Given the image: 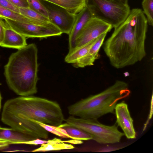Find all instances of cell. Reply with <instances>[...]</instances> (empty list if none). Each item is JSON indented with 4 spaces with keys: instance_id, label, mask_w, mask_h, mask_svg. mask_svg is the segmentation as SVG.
<instances>
[{
    "instance_id": "cell-1",
    "label": "cell",
    "mask_w": 153,
    "mask_h": 153,
    "mask_svg": "<svg viewBox=\"0 0 153 153\" xmlns=\"http://www.w3.org/2000/svg\"><path fill=\"white\" fill-rule=\"evenodd\" d=\"M1 120L11 128L41 138L46 130L32 120L56 126L65 120L61 108L56 102L32 95L7 100L4 104Z\"/></svg>"
},
{
    "instance_id": "cell-2",
    "label": "cell",
    "mask_w": 153,
    "mask_h": 153,
    "mask_svg": "<svg viewBox=\"0 0 153 153\" xmlns=\"http://www.w3.org/2000/svg\"><path fill=\"white\" fill-rule=\"evenodd\" d=\"M148 22L143 11L130 10L104 44V51L111 65L117 69L133 65L145 56Z\"/></svg>"
},
{
    "instance_id": "cell-3",
    "label": "cell",
    "mask_w": 153,
    "mask_h": 153,
    "mask_svg": "<svg viewBox=\"0 0 153 153\" xmlns=\"http://www.w3.org/2000/svg\"><path fill=\"white\" fill-rule=\"evenodd\" d=\"M38 49L31 43L11 54L4 66L8 86L18 95H32L37 92Z\"/></svg>"
},
{
    "instance_id": "cell-4",
    "label": "cell",
    "mask_w": 153,
    "mask_h": 153,
    "mask_svg": "<svg viewBox=\"0 0 153 153\" xmlns=\"http://www.w3.org/2000/svg\"><path fill=\"white\" fill-rule=\"evenodd\" d=\"M128 84L117 80L102 92L92 95L69 106L68 114L83 119H97L108 113H113L118 102L129 96Z\"/></svg>"
},
{
    "instance_id": "cell-5",
    "label": "cell",
    "mask_w": 153,
    "mask_h": 153,
    "mask_svg": "<svg viewBox=\"0 0 153 153\" xmlns=\"http://www.w3.org/2000/svg\"><path fill=\"white\" fill-rule=\"evenodd\" d=\"M69 125L82 129L91 134L94 140L100 144L119 143L124 135L116 124L108 126L100 123L97 119H83L71 116L66 120Z\"/></svg>"
},
{
    "instance_id": "cell-6",
    "label": "cell",
    "mask_w": 153,
    "mask_h": 153,
    "mask_svg": "<svg viewBox=\"0 0 153 153\" xmlns=\"http://www.w3.org/2000/svg\"><path fill=\"white\" fill-rule=\"evenodd\" d=\"M87 6L93 16L115 28L126 18L131 10L127 4L111 0H87Z\"/></svg>"
},
{
    "instance_id": "cell-7",
    "label": "cell",
    "mask_w": 153,
    "mask_h": 153,
    "mask_svg": "<svg viewBox=\"0 0 153 153\" xmlns=\"http://www.w3.org/2000/svg\"><path fill=\"white\" fill-rule=\"evenodd\" d=\"M7 25L26 38H44L59 36L61 30L51 22L47 23H28L10 19H3Z\"/></svg>"
},
{
    "instance_id": "cell-8",
    "label": "cell",
    "mask_w": 153,
    "mask_h": 153,
    "mask_svg": "<svg viewBox=\"0 0 153 153\" xmlns=\"http://www.w3.org/2000/svg\"><path fill=\"white\" fill-rule=\"evenodd\" d=\"M112 28L111 25L102 21L96 17L91 18L78 34L76 39V46L74 49L86 45L104 33H107Z\"/></svg>"
},
{
    "instance_id": "cell-9",
    "label": "cell",
    "mask_w": 153,
    "mask_h": 153,
    "mask_svg": "<svg viewBox=\"0 0 153 153\" xmlns=\"http://www.w3.org/2000/svg\"><path fill=\"white\" fill-rule=\"evenodd\" d=\"M42 3L48 13L50 22L56 26L62 33L69 34L75 21L77 14L48 2Z\"/></svg>"
},
{
    "instance_id": "cell-10",
    "label": "cell",
    "mask_w": 153,
    "mask_h": 153,
    "mask_svg": "<svg viewBox=\"0 0 153 153\" xmlns=\"http://www.w3.org/2000/svg\"><path fill=\"white\" fill-rule=\"evenodd\" d=\"M114 111L116 123L123 130L124 135L128 139L136 138V133L133 120L131 116L127 104L124 101L117 103Z\"/></svg>"
},
{
    "instance_id": "cell-11",
    "label": "cell",
    "mask_w": 153,
    "mask_h": 153,
    "mask_svg": "<svg viewBox=\"0 0 153 153\" xmlns=\"http://www.w3.org/2000/svg\"><path fill=\"white\" fill-rule=\"evenodd\" d=\"M93 17L91 11L87 5L77 14L75 23L68 34L69 51L75 48L76 39L79 32L88 22Z\"/></svg>"
},
{
    "instance_id": "cell-12",
    "label": "cell",
    "mask_w": 153,
    "mask_h": 153,
    "mask_svg": "<svg viewBox=\"0 0 153 153\" xmlns=\"http://www.w3.org/2000/svg\"><path fill=\"white\" fill-rule=\"evenodd\" d=\"M37 138L12 128H4L0 126V140L7 142L10 144H24L26 142Z\"/></svg>"
},
{
    "instance_id": "cell-13",
    "label": "cell",
    "mask_w": 153,
    "mask_h": 153,
    "mask_svg": "<svg viewBox=\"0 0 153 153\" xmlns=\"http://www.w3.org/2000/svg\"><path fill=\"white\" fill-rule=\"evenodd\" d=\"M27 45L25 37L7 25L4 39L0 46L18 50L24 48Z\"/></svg>"
},
{
    "instance_id": "cell-14",
    "label": "cell",
    "mask_w": 153,
    "mask_h": 153,
    "mask_svg": "<svg viewBox=\"0 0 153 153\" xmlns=\"http://www.w3.org/2000/svg\"><path fill=\"white\" fill-rule=\"evenodd\" d=\"M107 33H104L99 37L87 53L77 62L73 64L76 68H84L93 65L95 60L98 58L99 52L102 45Z\"/></svg>"
},
{
    "instance_id": "cell-15",
    "label": "cell",
    "mask_w": 153,
    "mask_h": 153,
    "mask_svg": "<svg viewBox=\"0 0 153 153\" xmlns=\"http://www.w3.org/2000/svg\"><path fill=\"white\" fill-rule=\"evenodd\" d=\"M62 7L68 11L77 14L87 4V0H42Z\"/></svg>"
},
{
    "instance_id": "cell-16",
    "label": "cell",
    "mask_w": 153,
    "mask_h": 153,
    "mask_svg": "<svg viewBox=\"0 0 153 153\" xmlns=\"http://www.w3.org/2000/svg\"><path fill=\"white\" fill-rule=\"evenodd\" d=\"M97 38L79 48L69 51L65 58V62L72 64L77 62L87 53Z\"/></svg>"
},
{
    "instance_id": "cell-17",
    "label": "cell",
    "mask_w": 153,
    "mask_h": 153,
    "mask_svg": "<svg viewBox=\"0 0 153 153\" xmlns=\"http://www.w3.org/2000/svg\"><path fill=\"white\" fill-rule=\"evenodd\" d=\"M58 127L64 129L73 139L80 140H93V136L85 131L71 126L66 123Z\"/></svg>"
},
{
    "instance_id": "cell-18",
    "label": "cell",
    "mask_w": 153,
    "mask_h": 153,
    "mask_svg": "<svg viewBox=\"0 0 153 153\" xmlns=\"http://www.w3.org/2000/svg\"><path fill=\"white\" fill-rule=\"evenodd\" d=\"M74 147L71 144L64 143L53 142L42 144L41 146L31 151L32 152H45L58 151L64 149H72Z\"/></svg>"
},
{
    "instance_id": "cell-19",
    "label": "cell",
    "mask_w": 153,
    "mask_h": 153,
    "mask_svg": "<svg viewBox=\"0 0 153 153\" xmlns=\"http://www.w3.org/2000/svg\"><path fill=\"white\" fill-rule=\"evenodd\" d=\"M0 18H7L28 23H34L36 21L29 19L20 14L16 13L0 5Z\"/></svg>"
},
{
    "instance_id": "cell-20",
    "label": "cell",
    "mask_w": 153,
    "mask_h": 153,
    "mask_svg": "<svg viewBox=\"0 0 153 153\" xmlns=\"http://www.w3.org/2000/svg\"><path fill=\"white\" fill-rule=\"evenodd\" d=\"M20 13L32 20L43 22H50L49 19L29 8H19Z\"/></svg>"
},
{
    "instance_id": "cell-21",
    "label": "cell",
    "mask_w": 153,
    "mask_h": 153,
    "mask_svg": "<svg viewBox=\"0 0 153 153\" xmlns=\"http://www.w3.org/2000/svg\"><path fill=\"white\" fill-rule=\"evenodd\" d=\"M143 12L147 17V22L153 25V0H143L142 3Z\"/></svg>"
},
{
    "instance_id": "cell-22",
    "label": "cell",
    "mask_w": 153,
    "mask_h": 153,
    "mask_svg": "<svg viewBox=\"0 0 153 153\" xmlns=\"http://www.w3.org/2000/svg\"><path fill=\"white\" fill-rule=\"evenodd\" d=\"M29 8L43 16L48 18V13L46 8L40 0H27Z\"/></svg>"
},
{
    "instance_id": "cell-23",
    "label": "cell",
    "mask_w": 153,
    "mask_h": 153,
    "mask_svg": "<svg viewBox=\"0 0 153 153\" xmlns=\"http://www.w3.org/2000/svg\"><path fill=\"white\" fill-rule=\"evenodd\" d=\"M0 5L16 13L20 14L19 8L13 5L8 0H0Z\"/></svg>"
},
{
    "instance_id": "cell-24",
    "label": "cell",
    "mask_w": 153,
    "mask_h": 153,
    "mask_svg": "<svg viewBox=\"0 0 153 153\" xmlns=\"http://www.w3.org/2000/svg\"><path fill=\"white\" fill-rule=\"evenodd\" d=\"M16 7L20 8H29L27 0H8Z\"/></svg>"
},
{
    "instance_id": "cell-25",
    "label": "cell",
    "mask_w": 153,
    "mask_h": 153,
    "mask_svg": "<svg viewBox=\"0 0 153 153\" xmlns=\"http://www.w3.org/2000/svg\"><path fill=\"white\" fill-rule=\"evenodd\" d=\"M7 25L4 20L0 18V46L3 41Z\"/></svg>"
},
{
    "instance_id": "cell-26",
    "label": "cell",
    "mask_w": 153,
    "mask_h": 153,
    "mask_svg": "<svg viewBox=\"0 0 153 153\" xmlns=\"http://www.w3.org/2000/svg\"><path fill=\"white\" fill-rule=\"evenodd\" d=\"M120 148V147H117L107 146L97 149L96 152H110L118 150Z\"/></svg>"
},
{
    "instance_id": "cell-27",
    "label": "cell",
    "mask_w": 153,
    "mask_h": 153,
    "mask_svg": "<svg viewBox=\"0 0 153 153\" xmlns=\"http://www.w3.org/2000/svg\"><path fill=\"white\" fill-rule=\"evenodd\" d=\"M153 94H152L151 103L149 115V117H148V119H147V120L146 123L144 124V127L143 129V131L145 130L147 125L148 124L149 120H150V119H151L152 117L153 112Z\"/></svg>"
},
{
    "instance_id": "cell-28",
    "label": "cell",
    "mask_w": 153,
    "mask_h": 153,
    "mask_svg": "<svg viewBox=\"0 0 153 153\" xmlns=\"http://www.w3.org/2000/svg\"><path fill=\"white\" fill-rule=\"evenodd\" d=\"M10 144L7 142L0 140V151L7 149L9 147Z\"/></svg>"
},
{
    "instance_id": "cell-29",
    "label": "cell",
    "mask_w": 153,
    "mask_h": 153,
    "mask_svg": "<svg viewBox=\"0 0 153 153\" xmlns=\"http://www.w3.org/2000/svg\"><path fill=\"white\" fill-rule=\"evenodd\" d=\"M113 1L117 2L118 3L123 4H127L128 0H111Z\"/></svg>"
},
{
    "instance_id": "cell-30",
    "label": "cell",
    "mask_w": 153,
    "mask_h": 153,
    "mask_svg": "<svg viewBox=\"0 0 153 153\" xmlns=\"http://www.w3.org/2000/svg\"><path fill=\"white\" fill-rule=\"evenodd\" d=\"M2 99L1 96L0 92V111L1 107V101Z\"/></svg>"
},
{
    "instance_id": "cell-31",
    "label": "cell",
    "mask_w": 153,
    "mask_h": 153,
    "mask_svg": "<svg viewBox=\"0 0 153 153\" xmlns=\"http://www.w3.org/2000/svg\"></svg>"
}]
</instances>
